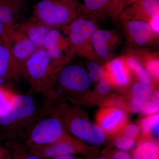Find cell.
Here are the masks:
<instances>
[{"label": "cell", "instance_id": "30", "mask_svg": "<svg viewBox=\"0 0 159 159\" xmlns=\"http://www.w3.org/2000/svg\"><path fill=\"white\" fill-rule=\"evenodd\" d=\"M112 85L106 79H102L98 83L97 87V93L101 96L107 95L110 91Z\"/></svg>", "mask_w": 159, "mask_h": 159}, {"label": "cell", "instance_id": "24", "mask_svg": "<svg viewBox=\"0 0 159 159\" xmlns=\"http://www.w3.org/2000/svg\"><path fill=\"white\" fill-rule=\"evenodd\" d=\"M16 94L5 86H0V112L9 106Z\"/></svg>", "mask_w": 159, "mask_h": 159}, {"label": "cell", "instance_id": "36", "mask_svg": "<svg viewBox=\"0 0 159 159\" xmlns=\"http://www.w3.org/2000/svg\"><path fill=\"white\" fill-rule=\"evenodd\" d=\"M6 80L0 75V86H4V84Z\"/></svg>", "mask_w": 159, "mask_h": 159}, {"label": "cell", "instance_id": "22", "mask_svg": "<svg viewBox=\"0 0 159 159\" xmlns=\"http://www.w3.org/2000/svg\"><path fill=\"white\" fill-rule=\"evenodd\" d=\"M141 13L148 21L152 18L159 14V0H141L139 3Z\"/></svg>", "mask_w": 159, "mask_h": 159}, {"label": "cell", "instance_id": "35", "mask_svg": "<svg viewBox=\"0 0 159 159\" xmlns=\"http://www.w3.org/2000/svg\"><path fill=\"white\" fill-rule=\"evenodd\" d=\"M0 159H9L6 157L5 152L1 148H0Z\"/></svg>", "mask_w": 159, "mask_h": 159}, {"label": "cell", "instance_id": "31", "mask_svg": "<svg viewBox=\"0 0 159 159\" xmlns=\"http://www.w3.org/2000/svg\"><path fill=\"white\" fill-rule=\"evenodd\" d=\"M148 24L150 26L151 29L152 30L155 34H159V14L157 15L154 17L151 18L148 21Z\"/></svg>", "mask_w": 159, "mask_h": 159}, {"label": "cell", "instance_id": "3", "mask_svg": "<svg viewBox=\"0 0 159 159\" xmlns=\"http://www.w3.org/2000/svg\"><path fill=\"white\" fill-rule=\"evenodd\" d=\"M79 6L76 0H40L33 7L32 17L52 27L68 25L77 17Z\"/></svg>", "mask_w": 159, "mask_h": 159}, {"label": "cell", "instance_id": "23", "mask_svg": "<svg viewBox=\"0 0 159 159\" xmlns=\"http://www.w3.org/2000/svg\"><path fill=\"white\" fill-rule=\"evenodd\" d=\"M88 74L91 81L97 83L105 78L104 68L99 64L91 61L88 64Z\"/></svg>", "mask_w": 159, "mask_h": 159}, {"label": "cell", "instance_id": "4", "mask_svg": "<svg viewBox=\"0 0 159 159\" xmlns=\"http://www.w3.org/2000/svg\"><path fill=\"white\" fill-rule=\"evenodd\" d=\"M91 82L88 72L84 68L78 65H66L57 75L52 95L59 98L64 94L72 101L78 102L81 100L84 93L89 89Z\"/></svg>", "mask_w": 159, "mask_h": 159}, {"label": "cell", "instance_id": "26", "mask_svg": "<svg viewBox=\"0 0 159 159\" xmlns=\"http://www.w3.org/2000/svg\"><path fill=\"white\" fill-rule=\"evenodd\" d=\"M136 144L135 139L124 135L119 136L115 141V145L118 149L122 151L130 150Z\"/></svg>", "mask_w": 159, "mask_h": 159}, {"label": "cell", "instance_id": "17", "mask_svg": "<svg viewBox=\"0 0 159 159\" xmlns=\"http://www.w3.org/2000/svg\"><path fill=\"white\" fill-rule=\"evenodd\" d=\"M154 89L152 86L139 81L134 84L130 96L131 108L133 111H139L140 107L150 98Z\"/></svg>", "mask_w": 159, "mask_h": 159}, {"label": "cell", "instance_id": "15", "mask_svg": "<svg viewBox=\"0 0 159 159\" xmlns=\"http://www.w3.org/2000/svg\"><path fill=\"white\" fill-rule=\"evenodd\" d=\"M125 28L132 40L138 45H146L153 39V33L148 22L144 20H129L126 23Z\"/></svg>", "mask_w": 159, "mask_h": 159}, {"label": "cell", "instance_id": "1", "mask_svg": "<svg viewBox=\"0 0 159 159\" xmlns=\"http://www.w3.org/2000/svg\"><path fill=\"white\" fill-rule=\"evenodd\" d=\"M65 66L54 60L43 48H38L22 65V76L33 92L46 98L52 95L57 75Z\"/></svg>", "mask_w": 159, "mask_h": 159}, {"label": "cell", "instance_id": "27", "mask_svg": "<svg viewBox=\"0 0 159 159\" xmlns=\"http://www.w3.org/2000/svg\"><path fill=\"white\" fill-rule=\"evenodd\" d=\"M110 1V0H83L86 9L92 11L101 10L108 5Z\"/></svg>", "mask_w": 159, "mask_h": 159}, {"label": "cell", "instance_id": "19", "mask_svg": "<svg viewBox=\"0 0 159 159\" xmlns=\"http://www.w3.org/2000/svg\"><path fill=\"white\" fill-rule=\"evenodd\" d=\"M125 60L130 70L135 74L139 82L151 85L152 78L145 68L141 64L139 60L133 56H129L125 58Z\"/></svg>", "mask_w": 159, "mask_h": 159}, {"label": "cell", "instance_id": "6", "mask_svg": "<svg viewBox=\"0 0 159 159\" xmlns=\"http://www.w3.org/2000/svg\"><path fill=\"white\" fill-rule=\"evenodd\" d=\"M65 27L72 53L86 54L92 36L97 29L95 23L84 18L77 17Z\"/></svg>", "mask_w": 159, "mask_h": 159}, {"label": "cell", "instance_id": "7", "mask_svg": "<svg viewBox=\"0 0 159 159\" xmlns=\"http://www.w3.org/2000/svg\"><path fill=\"white\" fill-rule=\"evenodd\" d=\"M80 140L67 133L59 141L43 146L28 147L32 153L45 159L82 153L84 147Z\"/></svg>", "mask_w": 159, "mask_h": 159}, {"label": "cell", "instance_id": "37", "mask_svg": "<svg viewBox=\"0 0 159 159\" xmlns=\"http://www.w3.org/2000/svg\"><path fill=\"white\" fill-rule=\"evenodd\" d=\"M98 159H107L106 158H104V157H100V158H98Z\"/></svg>", "mask_w": 159, "mask_h": 159}, {"label": "cell", "instance_id": "8", "mask_svg": "<svg viewBox=\"0 0 159 159\" xmlns=\"http://www.w3.org/2000/svg\"><path fill=\"white\" fill-rule=\"evenodd\" d=\"M97 125L105 134L115 135L121 134L128 122L124 110L117 106H106L97 114Z\"/></svg>", "mask_w": 159, "mask_h": 159}, {"label": "cell", "instance_id": "28", "mask_svg": "<svg viewBox=\"0 0 159 159\" xmlns=\"http://www.w3.org/2000/svg\"><path fill=\"white\" fill-rule=\"evenodd\" d=\"M30 153L25 152L23 151V148L20 145H15L14 151V157L15 159H44L32 153L30 151Z\"/></svg>", "mask_w": 159, "mask_h": 159}, {"label": "cell", "instance_id": "38", "mask_svg": "<svg viewBox=\"0 0 159 159\" xmlns=\"http://www.w3.org/2000/svg\"><path fill=\"white\" fill-rule=\"evenodd\" d=\"M57 1H74V0H57Z\"/></svg>", "mask_w": 159, "mask_h": 159}, {"label": "cell", "instance_id": "5", "mask_svg": "<svg viewBox=\"0 0 159 159\" xmlns=\"http://www.w3.org/2000/svg\"><path fill=\"white\" fill-rule=\"evenodd\" d=\"M67 133L58 117L43 110L31 125L25 139L28 147L43 146L59 141Z\"/></svg>", "mask_w": 159, "mask_h": 159}, {"label": "cell", "instance_id": "12", "mask_svg": "<svg viewBox=\"0 0 159 159\" xmlns=\"http://www.w3.org/2000/svg\"><path fill=\"white\" fill-rule=\"evenodd\" d=\"M105 79L112 86L119 88L125 87L130 81V70L125 59L117 58L112 60L104 68Z\"/></svg>", "mask_w": 159, "mask_h": 159}, {"label": "cell", "instance_id": "9", "mask_svg": "<svg viewBox=\"0 0 159 159\" xmlns=\"http://www.w3.org/2000/svg\"><path fill=\"white\" fill-rule=\"evenodd\" d=\"M43 48L54 60L66 66L73 54L68 40L65 39L57 28H52L47 34Z\"/></svg>", "mask_w": 159, "mask_h": 159}, {"label": "cell", "instance_id": "14", "mask_svg": "<svg viewBox=\"0 0 159 159\" xmlns=\"http://www.w3.org/2000/svg\"><path fill=\"white\" fill-rule=\"evenodd\" d=\"M13 26L23 32L38 48H43L47 34L53 28L32 17Z\"/></svg>", "mask_w": 159, "mask_h": 159}, {"label": "cell", "instance_id": "29", "mask_svg": "<svg viewBox=\"0 0 159 159\" xmlns=\"http://www.w3.org/2000/svg\"><path fill=\"white\" fill-rule=\"evenodd\" d=\"M140 130L139 126L135 124H127L122 130V135L135 139L139 135Z\"/></svg>", "mask_w": 159, "mask_h": 159}, {"label": "cell", "instance_id": "21", "mask_svg": "<svg viewBox=\"0 0 159 159\" xmlns=\"http://www.w3.org/2000/svg\"><path fill=\"white\" fill-rule=\"evenodd\" d=\"M159 98V91H154L149 99L140 107L139 111L148 116L158 113Z\"/></svg>", "mask_w": 159, "mask_h": 159}, {"label": "cell", "instance_id": "18", "mask_svg": "<svg viewBox=\"0 0 159 159\" xmlns=\"http://www.w3.org/2000/svg\"><path fill=\"white\" fill-rule=\"evenodd\" d=\"M159 145L157 142L145 140L139 143L133 152V159H159Z\"/></svg>", "mask_w": 159, "mask_h": 159}, {"label": "cell", "instance_id": "16", "mask_svg": "<svg viewBox=\"0 0 159 159\" xmlns=\"http://www.w3.org/2000/svg\"><path fill=\"white\" fill-rule=\"evenodd\" d=\"M115 40L111 31L97 29L91 39V45L98 56L102 59H107L109 57L111 48Z\"/></svg>", "mask_w": 159, "mask_h": 159}, {"label": "cell", "instance_id": "34", "mask_svg": "<svg viewBox=\"0 0 159 159\" xmlns=\"http://www.w3.org/2000/svg\"><path fill=\"white\" fill-rule=\"evenodd\" d=\"M51 159H80L77 157L74 156V155H66L62 156L57 157Z\"/></svg>", "mask_w": 159, "mask_h": 159}, {"label": "cell", "instance_id": "20", "mask_svg": "<svg viewBox=\"0 0 159 159\" xmlns=\"http://www.w3.org/2000/svg\"><path fill=\"white\" fill-rule=\"evenodd\" d=\"M159 114L148 115L140 121V128L143 134L146 136L153 135L156 139L159 138Z\"/></svg>", "mask_w": 159, "mask_h": 159}, {"label": "cell", "instance_id": "11", "mask_svg": "<svg viewBox=\"0 0 159 159\" xmlns=\"http://www.w3.org/2000/svg\"><path fill=\"white\" fill-rule=\"evenodd\" d=\"M0 75L6 80L17 81L22 76L21 66L7 41L0 39Z\"/></svg>", "mask_w": 159, "mask_h": 159}, {"label": "cell", "instance_id": "10", "mask_svg": "<svg viewBox=\"0 0 159 159\" xmlns=\"http://www.w3.org/2000/svg\"><path fill=\"white\" fill-rule=\"evenodd\" d=\"M5 39L9 44L12 54L21 66L38 48L14 26L11 27L8 36Z\"/></svg>", "mask_w": 159, "mask_h": 159}, {"label": "cell", "instance_id": "13", "mask_svg": "<svg viewBox=\"0 0 159 159\" xmlns=\"http://www.w3.org/2000/svg\"><path fill=\"white\" fill-rule=\"evenodd\" d=\"M26 8V0H0V22L9 27L17 25Z\"/></svg>", "mask_w": 159, "mask_h": 159}, {"label": "cell", "instance_id": "2", "mask_svg": "<svg viewBox=\"0 0 159 159\" xmlns=\"http://www.w3.org/2000/svg\"><path fill=\"white\" fill-rule=\"evenodd\" d=\"M40 112L33 98L16 93L9 106L0 112V127L10 139L25 138Z\"/></svg>", "mask_w": 159, "mask_h": 159}, {"label": "cell", "instance_id": "33", "mask_svg": "<svg viewBox=\"0 0 159 159\" xmlns=\"http://www.w3.org/2000/svg\"><path fill=\"white\" fill-rule=\"evenodd\" d=\"M113 159H131L130 156L127 152L119 151L114 153Z\"/></svg>", "mask_w": 159, "mask_h": 159}, {"label": "cell", "instance_id": "25", "mask_svg": "<svg viewBox=\"0 0 159 159\" xmlns=\"http://www.w3.org/2000/svg\"><path fill=\"white\" fill-rule=\"evenodd\" d=\"M145 69L152 78L157 80L159 77V62L157 57L151 56L146 59L145 61Z\"/></svg>", "mask_w": 159, "mask_h": 159}, {"label": "cell", "instance_id": "32", "mask_svg": "<svg viewBox=\"0 0 159 159\" xmlns=\"http://www.w3.org/2000/svg\"><path fill=\"white\" fill-rule=\"evenodd\" d=\"M11 27L6 25L0 22V39H6L11 30Z\"/></svg>", "mask_w": 159, "mask_h": 159}]
</instances>
